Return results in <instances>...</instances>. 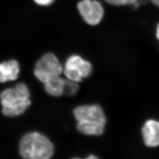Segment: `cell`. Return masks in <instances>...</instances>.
<instances>
[{
	"mask_svg": "<svg viewBox=\"0 0 159 159\" xmlns=\"http://www.w3.org/2000/svg\"><path fill=\"white\" fill-rule=\"evenodd\" d=\"M79 89V85L78 83L74 82L71 80H67L66 82V86L64 89V94L69 96H74Z\"/></svg>",
	"mask_w": 159,
	"mask_h": 159,
	"instance_id": "11",
	"label": "cell"
},
{
	"mask_svg": "<svg viewBox=\"0 0 159 159\" xmlns=\"http://www.w3.org/2000/svg\"><path fill=\"white\" fill-rule=\"evenodd\" d=\"M93 71V67L89 61L77 55L68 57L63 69L64 74L67 79L76 83L89 77Z\"/></svg>",
	"mask_w": 159,
	"mask_h": 159,
	"instance_id": "5",
	"label": "cell"
},
{
	"mask_svg": "<svg viewBox=\"0 0 159 159\" xmlns=\"http://www.w3.org/2000/svg\"><path fill=\"white\" fill-rule=\"evenodd\" d=\"M63 68L57 57L48 52L40 58L35 64L34 75L43 84L52 78L60 76Z\"/></svg>",
	"mask_w": 159,
	"mask_h": 159,
	"instance_id": "4",
	"label": "cell"
},
{
	"mask_svg": "<svg viewBox=\"0 0 159 159\" xmlns=\"http://www.w3.org/2000/svg\"><path fill=\"white\" fill-rule=\"evenodd\" d=\"M140 132L143 142L146 148L159 147V120H146L143 124Z\"/></svg>",
	"mask_w": 159,
	"mask_h": 159,
	"instance_id": "7",
	"label": "cell"
},
{
	"mask_svg": "<svg viewBox=\"0 0 159 159\" xmlns=\"http://www.w3.org/2000/svg\"><path fill=\"white\" fill-rule=\"evenodd\" d=\"M29 89L24 83H19L13 88L4 90L0 94L2 113L8 117L22 114L31 105Z\"/></svg>",
	"mask_w": 159,
	"mask_h": 159,
	"instance_id": "2",
	"label": "cell"
},
{
	"mask_svg": "<svg viewBox=\"0 0 159 159\" xmlns=\"http://www.w3.org/2000/svg\"><path fill=\"white\" fill-rule=\"evenodd\" d=\"M152 4L159 9V0H150Z\"/></svg>",
	"mask_w": 159,
	"mask_h": 159,
	"instance_id": "14",
	"label": "cell"
},
{
	"mask_svg": "<svg viewBox=\"0 0 159 159\" xmlns=\"http://www.w3.org/2000/svg\"><path fill=\"white\" fill-rule=\"evenodd\" d=\"M20 72L19 64L15 60H11L0 64V83L16 80Z\"/></svg>",
	"mask_w": 159,
	"mask_h": 159,
	"instance_id": "8",
	"label": "cell"
},
{
	"mask_svg": "<svg viewBox=\"0 0 159 159\" xmlns=\"http://www.w3.org/2000/svg\"><path fill=\"white\" fill-rule=\"evenodd\" d=\"M34 2L40 6H48L51 5L54 0H34Z\"/></svg>",
	"mask_w": 159,
	"mask_h": 159,
	"instance_id": "12",
	"label": "cell"
},
{
	"mask_svg": "<svg viewBox=\"0 0 159 159\" xmlns=\"http://www.w3.org/2000/svg\"><path fill=\"white\" fill-rule=\"evenodd\" d=\"M87 159H97V157L95 156H94V155H91V156H89V157H87Z\"/></svg>",
	"mask_w": 159,
	"mask_h": 159,
	"instance_id": "15",
	"label": "cell"
},
{
	"mask_svg": "<svg viewBox=\"0 0 159 159\" xmlns=\"http://www.w3.org/2000/svg\"><path fill=\"white\" fill-rule=\"evenodd\" d=\"M77 8L84 21L92 26L101 23L104 15V7L97 0H82L78 3Z\"/></svg>",
	"mask_w": 159,
	"mask_h": 159,
	"instance_id": "6",
	"label": "cell"
},
{
	"mask_svg": "<svg viewBox=\"0 0 159 159\" xmlns=\"http://www.w3.org/2000/svg\"><path fill=\"white\" fill-rule=\"evenodd\" d=\"M77 121V128L80 133L88 136H101L107 124V118L102 107L98 104L83 105L73 110Z\"/></svg>",
	"mask_w": 159,
	"mask_h": 159,
	"instance_id": "1",
	"label": "cell"
},
{
	"mask_svg": "<svg viewBox=\"0 0 159 159\" xmlns=\"http://www.w3.org/2000/svg\"><path fill=\"white\" fill-rule=\"evenodd\" d=\"M66 80H64L60 76L52 78L44 83L46 91L52 96L60 97L64 94Z\"/></svg>",
	"mask_w": 159,
	"mask_h": 159,
	"instance_id": "9",
	"label": "cell"
},
{
	"mask_svg": "<svg viewBox=\"0 0 159 159\" xmlns=\"http://www.w3.org/2000/svg\"><path fill=\"white\" fill-rule=\"evenodd\" d=\"M109 5L114 7L136 6L139 4L140 0H104Z\"/></svg>",
	"mask_w": 159,
	"mask_h": 159,
	"instance_id": "10",
	"label": "cell"
},
{
	"mask_svg": "<svg viewBox=\"0 0 159 159\" xmlns=\"http://www.w3.org/2000/svg\"><path fill=\"white\" fill-rule=\"evenodd\" d=\"M19 152L24 159H48L51 158L54 147L51 141L38 132L29 133L21 139Z\"/></svg>",
	"mask_w": 159,
	"mask_h": 159,
	"instance_id": "3",
	"label": "cell"
},
{
	"mask_svg": "<svg viewBox=\"0 0 159 159\" xmlns=\"http://www.w3.org/2000/svg\"><path fill=\"white\" fill-rule=\"evenodd\" d=\"M155 37L159 43V22L157 23L155 28Z\"/></svg>",
	"mask_w": 159,
	"mask_h": 159,
	"instance_id": "13",
	"label": "cell"
}]
</instances>
